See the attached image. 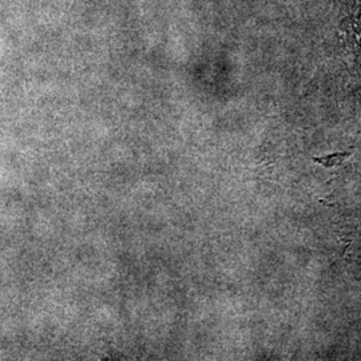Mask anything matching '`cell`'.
Here are the masks:
<instances>
[{"instance_id":"obj_1","label":"cell","mask_w":361,"mask_h":361,"mask_svg":"<svg viewBox=\"0 0 361 361\" xmlns=\"http://www.w3.org/2000/svg\"><path fill=\"white\" fill-rule=\"evenodd\" d=\"M352 155L350 152H341V153H331L323 157H314L313 161L325 169L337 168L344 164L345 159H348Z\"/></svg>"}]
</instances>
